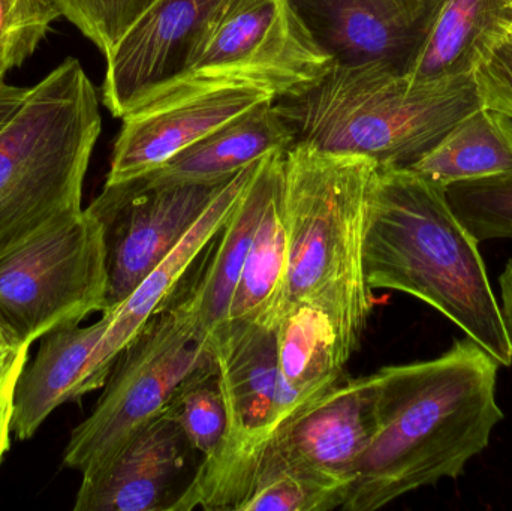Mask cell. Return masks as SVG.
Segmentation results:
<instances>
[{
    "label": "cell",
    "instance_id": "d4e9b609",
    "mask_svg": "<svg viewBox=\"0 0 512 511\" xmlns=\"http://www.w3.org/2000/svg\"><path fill=\"white\" fill-rule=\"evenodd\" d=\"M348 489L288 470L256 473L236 511H331L342 509Z\"/></svg>",
    "mask_w": 512,
    "mask_h": 511
},
{
    "label": "cell",
    "instance_id": "52a82bcc",
    "mask_svg": "<svg viewBox=\"0 0 512 511\" xmlns=\"http://www.w3.org/2000/svg\"><path fill=\"white\" fill-rule=\"evenodd\" d=\"M207 363V338L176 303H168L117 357L92 413L71 432L63 465L81 474L104 465L134 432L164 413L183 381Z\"/></svg>",
    "mask_w": 512,
    "mask_h": 511
},
{
    "label": "cell",
    "instance_id": "4316f807",
    "mask_svg": "<svg viewBox=\"0 0 512 511\" xmlns=\"http://www.w3.org/2000/svg\"><path fill=\"white\" fill-rule=\"evenodd\" d=\"M59 17L54 0H0V78L38 50Z\"/></svg>",
    "mask_w": 512,
    "mask_h": 511
},
{
    "label": "cell",
    "instance_id": "d6a6232c",
    "mask_svg": "<svg viewBox=\"0 0 512 511\" xmlns=\"http://www.w3.org/2000/svg\"><path fill=\"white\" fill-rule=\"evenodd\" d=\"M510 30H512V21H511V26H510Z\"/></svg>",
    "mask_w": 512,
    "mask_h": 511
},
{
    "label": "cell",
    "instance_id": "7c38bea8",
    "mask_svg": "<svg viewBox=\"0 0 512 511\" xmlns=\"http://www.w3.org/2000/svg\"><path fill=\"white\" fill-rule=\"evenodd\" d=\"M276 99L254 84H207L158 96L122 117L105 183L141 179L234 117Z\"/></svg>",
    "mask_w": 512,
    "mask_h": 511
},
{
    "label": "cell",
    "instance_id": "7402d4cb",
    "mask_svg": "<svg viewBox=\"0 0 512 511\" xmlns=\"http://www.w3.org/2000/svg\"><path fill=\"white\" fill-rule=\"evenodd\" d=\"M408 170L441 188L512 173V120L481 107Z\"/></svg>",
    "mask_w": 512,
    "mask_h": 511
},
{
    "label": "cell",
    "instance_id": "44dd1931",
    "mask_svg": "<svg viewBox=\"0 0 512 511\" xmlns=\"http://www.w3.org/2000/svg\"><path fill=\"white\" fill-rule=\"evenodd\" d=\"M277 368L301 398H318L343 380L346 360L327 314L309 303H285L277 318Z\"/></svg>",
    "mask_w": 512,
    "mask_h": 511
},
{
    "label": "cell",
    "instance_id": "277c9868",
    "mask_svg": "<svg viewBox=\"0 0 512 511\" xmlns=\"http://www.w3.org/2000/svg\"><path fill=\"white\" fill-rule=\"evenodd\" d=\"M483 107L474 74L411 83L378 63L336 65L313 86L274 101L295 143L411 168Z\"/></svg>",
    "mask_w": 512,
    "mask_h": 511
},
{
    "label": "cell",
    "instance_id": "9a60e30c",
    "mask_svg": "<svg viewBox=\"0 0 512 511\" xmlns=\"http://www.w3.org/2000/svg\"><path fill=\"white\" fill-rule=\"evenodd\" d=\"M194 453L179 423L159 414L92 473L83 474L75 511H171Z\"/></svg>",
    "mask_w": 512,
    "mask_h": 511
},
{
    "label": "cell",
    "instance_id": "5bb4252c",
    "mask_svg": "<svg viewBox=\"0 0 512 511\" xmlns=\"http://www.w3.org/2000/svg\"><path fill=\"white\" fill-rule=\"evenodd\" d=\"M339 65L378 63L402 75L414 65L442 0H288Z\"/></svg>",
    "mask_w": 512,
    "mask_h": 511
},
{
    "label": "cell",
    "instance_id": "e0dca14e",
    "mask_svg": "<svg viewBox=\"0 0 512 511\" xmlns=\"http://www.w3.org/2000/svg\"><path fill=\"white\" fill-rule=\"evenodd\" d=\"M285 150H276L259 161L254 177L237 201L224 227L207 245L192 272L171 302L176 303L197 327L209 336L230 317L234 291L239 284L262 213L274 185L285 170Z\"/></svg>",
    "mask_w": 512,
    "mask_h": 511
},
{
    "label": "cell",
    "instance_id": "8fae6325",
    "mask_svg": "<svg viewBox=\"0 0 512 511\" xmlns=\"http://www.w3.org/2000/svg\"><path fill=\"white\" fill-rule=\"evenodd\" d=\"M227 182L159 188L144 186L140 180L105 183L89 206L104 224L107 243L105 311L117 308L140 287Z\"/></svg>",
    "mask_w": 512,
    "mask_h": 511
},
{
    "label": "cell",
    "instance_id": "83f0119b",
    "mask_svg": "<svg viewBox=\"0 0 512 511\" xmlns=\"http://www.w3.org/2000/svg\"><path fill=\"white\" fill-rule=\"evenodd\" d=\"M62 17L71 21L105 57L159 0H54Z\"/></svg>",
    "mask_w": 512,
    "mask_h": 511
},
{
    "label": "cell",
    "instance_id": "7a4b0ae2",
    "mask_svg": "<svg viewBox=\"0 0 512 511\" xmlns=\"http://www.w3.org/2000/svg\"><path fill=\"white\" fill-rule=\"evenodd\" d=\"M478 246L447 189L408 168L378 167L364 236L367 284L427 303L511 368L512 342Z\"/></svg>",
    "mask_w": 512,
    "mask_h": 511
},
{
    "label": "cell",
    "instance_id": "5b68a950",
    "mask_svg": "<svg viewBox=\"0 0 512 511\" xmlns=\"http://www.w3.org/2000/svg\"><path fill=\"white\" fill-rule=\"evenodd\" d=\"M101 129L98 93L75 57L30 89L0 129V257L83 210Z\"/></svg>",
    "mask_w": 512,
    "mask_h": 511
},
{
    "label": "cell",
    "instance_id": "2e32d148",
    "mask_svg": "<svg viewBox=\"0 0 512 511\" xmlns=\"http://www.w3.org/2000/svg\"><path fill=\"white\" fill-rule=\"evenodd\" d=\"M258 162L249 165L225 183L191 230L171 249L170 254L150 272L140 287L117 308L110 309L111 321L75 392V401L104 387L117 357L134 341L147 321L171 302L189 273L206 251L213 237L224 227L237 201L254 177Z\"/></svg>",
    "mask_w": 512,
    "mask_h": 511
},
{
    "label": "cell",
    "instance_id": "f546056e",
    "mask_svg": "<svg viewBox=\"0 0 512 511\" xmlns=\"http://www.w3.org/2000/svg\"><path fill=\"white\" fill-rule=\"evenodd\" d=\"M29 348L0 321V462L11 447L15 387Z\"/></svg>",
    "mask_w": 512,
    "mask_h": 511
},
{
    "label": "cell",
    "instance_id": "30bf717a",
    "mask_svg": "<svg viewBox=\"0 0 512 511\" xmlns=\"http://www.w3.org/2000/svg\"><path fill=\"white\" fill-rule=\"evenodd\" d=\"M376 432L372 374L342 380L282 423L233 471L206 510H236L252 476L288 470L348 489Z\"/></svg>",
    "mask_w": 512,
    "mask_h": 511
},
{
    "label": "cell",
    "instance_id": "3957f363",
    "mask_svg": "<svg viewBox=\"0 0 512 511\" xmlns=\"http://www.w3.org/2000/svg\"><path fill=\"white\" fill-rule=\"evenodd\" d=\"M378 167L366 156L306 143H294L285 153L283 305L309 303L327 314L346 362L360 350L375 306L364 272V236Z\"/></svg>",
    "mask_w": 512,
    "mask_h": 511
},
{
    "label": "cell",
    "instance_id": "cb8c5ba5",
    "mask_svg": "<svg viewBox=\"0 0 512 511\" xmlns=\"http://www.w3.org/2000/svg\"><path fill=\"white\" fill-rule=\"evenodd\" d=\"M164 411L179 423L203 461L219 452L227 432V410L212 359L183 381Z\"/></svg>",
    "mask_w": 512,
    "mask_h": 511
},
{
    "label": "cell",
    "instance_id": "f1b7e54d",
    "mask_svg": "<svg viewBox=\"0 0 512 511\" xmlns=\"http://www.w3.org/2000/svg\"><path fill=\"white\" fill-rule=\"evenodd\" d=\"M483 107L492 108L512 120V30L489 51L474 72Z\"/></svg>",
    "mask_w": 512,
    "mask_h": 511
},
{
    "label": "cell",
    "instance_id": "d6986e66",
    "mask_svg": "<svg viewBox=\"0 0 512 511\" xmlns=\"http://www.w3.org/2000/svg\"><path fill=\"white\" fill-rule=\"evenodd\" d=\"M111 312L90 326H69L42 336L32 365L24 366L14 396L12 434L26 441L54 410L75 401V392L93 351L110 326Z\"/></svg>",
    "mask_w": 512,
    "mask_h": 511
},
{
    "label": "cell",
    "instance_id": "9c48e42d",
    "mask_svg": "<svg viewBox=\"0 0 512 511\" xmlns=\"http://www.w3.org/2000/svg\"><path fill=\"white\" fill-rule=\"evenodd\" d=\"M227 410L219 452L201 461L171 511L206 510L233 471L289 417L316 398L292 392L277 368L276 332L248 321L228 320L207 339ZM319 398V396H318Z\"/></svg>",
    "mask_w": 512,
    "mask_h": 511
},
{
    "label": "cell",
    "instance_id": "ac0fdd59",
    "mask_svg": "<svg viewBox=\"0 0 512 511\" xmlns=\"http://www.w3.org/2000/svg\"><path fill=\"white\" fill-rule=\"evenodd\" d=\"M294 143V134L274 110V101L262 102L135 180L149 188L227 182L270 153L286 152Z\"/></svg>",
    "mask_w": 512,
    "mask_h": 511
},
{
    "label": "cell",
    "instance_id": "484cf974",
    "mask_svg": "<svg viewBox=\"0 0 512 511\" xmlns=\"http://www.w3.org/2000/svg\"><path fill=\"white\" fill-rule=\"evenodd\" d=\"M447 198L478 242L512 240V173L448 186Z\"/></svg>",
    "mask_w": 512,
    "mask_h": 511
},
{
    "label": "cell",
    "instance_id": "ffe728a7",
    "mask_svg": "<svg viewBox=\"0 0 512 511\" xmlns=\"http://www.w3.org/2000/svg\"><path fill=\"white\" fill-rule=\"evenodd\" d=\"M511 21L512 0H442L406 78L433 83L474 74Z\"/></svg>",
    "mask_w": 512,
    "mask_h": 511
},
{
    "label": "cell",
    "instance_id": "8992f818",
    "mask_svg": "<svg viewBox=\"0 0 512 511\" xmlns=\"http://www.w3.org/2000/svg\"><path fill=\"white\" fill-rule=\"evenodd\" d=\"M104 224L86 207L0 257V321L32 345L107 309Z\"/></svg>",
    "mask_w": 512,
    "mask_h": 511
},
{
    "label": "cell",
    "instance_id": "ba28073f",
    "mask_svg": "<svg viewBox=\"0 0 512 511\" xmlns=\"http://www.w3.org/2000/svg\"><path fill=\"white\" fill-rule=\"evenodd\" d=\"M334 65L288 0H239L210 27L186 71L143 104L207 84H254L280 99L318 83Z\"/></svg>",
    "mask_w": 512,
    "mask_h": 511
},
{
    "label": "cell",
    "instance_id": "1f68e13d",
    "mask_svg": "<svg viewBox=\"0 0 512 511\" xmlns=\"http://www.w3.org/2000/svg\"><path fill=\"white\" fill-rule=\"evenodd\" d=\"M499 287H501L502 318H504L505 327H507L508 336L512 342V258L499 276Z\"/></svg>",
    "mask_w": 512,
    "mask_h": 511
},
{
    "label": "cell",
    "instance_id": "603a6c76",
    "mask_svg": "<svg viewBox=\"0 0 512 511\" xmlns=\"http://www.w3.org/2000/svg\"><path fill=\"white\" fill-rule=\"evenodd\" d=\"M283 179L277 180L262 213L228 320L276 327L285 296L288 272V231L283 210Z\"/></svg>",
    "mask_w": 512,
    "mask_h": 511
},
{
    "label": "cell",
    "instance_id": "4fadbf2b",
    "mask_svg": "<svg viewBox=\"0 0 512 511\" xmlns=\"http://www.w3.org/2000/svg\"><path fill=\"white\" fill-rule=\"evenodd\" d=\"M239 0H159L111 51L102 104L122 119L186 71L210 27Z\"/></svg>",
    "mask_w": 512,
    "mask_h": 511
},
{
    "label": "cell",
    "instance_id": "6da1fadb",
    "mask_svg": "<svg viewBox=\"0 0 512 511\" xmlns=\"http://www.w3.org/2000/svg\"><path fill=\"white\" fill-rule=\"evenodd\" d=\"M498 360L471 338L423 362L372 374L376 432L358 462L343 511H375L444 479H459L504 420Z\"/></svg>",
    "mask_w": 512,
    "mask_h": 511
},
{
    "label": "cell",
    "instance_id": "4dcf8cb0",
    "mask_svg": "<svg viewBox=\"0 0 512 511\" xmlns=\"http://www.w3.org/2000/svg\"><path fill=\"white\" fill-rule=\"evenodd\" d=\"M29 92L27 87L12 86L5 78H0V129L20 110Z\"/></svg>",
    "mask_w": 512,
    "mask_h": 511
}]
</instances>
